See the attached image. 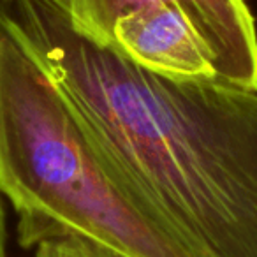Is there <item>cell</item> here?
<instances>
[{
    "label": "cell",
    "instance_id": "5b68a950",
    "mask_svg": "<svg viewBox=\"0 0 257 257\" xmlns=\"http://www.w3.org/2000/svg\"><path fill=\"white\" fill-rule=\"evenodd\" d=\"M34 257H127L106 245L69 231H53L34 245Z\"/></svg>",
    "mask_w": 257,
    "mask_h": 257
},
{
    "label": "cell",
    "instance_id": "6da1fadb",
    "mask_svg": "<svg viewBox=\"0 0 257 257\" xmlns=\"http://www.w3.org/2000/svg\"><path fill=\"white\" fill-rule=\"evenodd\" d=\"M107 157L196 257H257V90L136 64L64 0H0Z\"/></svg>",
    "mask_w": 257,
    "mask_h": 257
},
{
    "label": "cell",
    "instance_id": "277c9868",
    "mask_svg": "<svg viewBox=\"0 0 257 257\" xmlns=\"http://www.w3.org/2000/svg\"><path fill=\"white\" fill-rule=\"evenodd\" d=\"M113 44L159 74L220 81L213 50L180 8L159 6L123 16L113 29Z\"/></svg>",
    "mask_w": 257,
    "mask_h": 257
},
{
    "label": "cell",
    "instance_id": "8992f818",
    "mask_svg": "<svg viewBox=\"0 0 257 257\" xmlns=\"http://www.w3.org/2000/svg\"><path fill=\"white\" fill-rule=\"evenodd\" d=\"M0 257H6V220L2 201H0Z\"/></svg>",
    "mask_w": 257,
    "mask_h": 257
},
{
    "label": "cell",
    "instance_id": "3957f363",
    "mask_svg": "<svg viewBox=\"0 0 257 257\" xmlns=\"http://www.w3.org/2000/svg\"><path fill=\"white\" fill-rule=\"evenodd\" d=\"M79 30L113 44L116 22L147 8H180L213 50L220 81L257 90V30L245 0H64Z\"/></svg>",
    "mask_w": 257,
    "mask_h": 257
},
{
    "label": "cell",
    "instance_id": "7a4b0ae2",
    "mask_svg": "<svg viewBox=\"0 0 257 257\" xmlns=\"http://www.w3.org/2000/svg\"><path fill=\"white\" fill-rule=\"evenodd\" d=\"M0 194L34 248L69 231L127 257H196L100 148L43 64L0 29Z\"/></svg>",
    "mask_w": 257,
    "mask_h": 257
}]
</instances>
